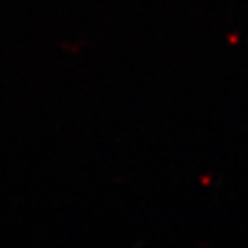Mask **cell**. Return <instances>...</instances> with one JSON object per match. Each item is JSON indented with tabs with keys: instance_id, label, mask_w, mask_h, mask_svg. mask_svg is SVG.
Segmentation results:
<instances>
[]
</instances>
